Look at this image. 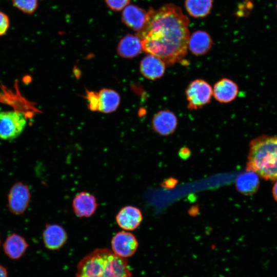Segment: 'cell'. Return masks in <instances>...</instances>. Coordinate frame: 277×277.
Masks as SVG:
<instances>
[{"instance_id": "3957f363", "label": "cell", "mask_w": 277, "mask_h": 277, "mask_svg": "<svg viewBox=\"0 0 277 277\" xmlns=\"http://www.w3.org/2000/svg\"><path fill=\"white\" fill-rule=\"evenodd\" d=\"M246 170L277 181V136L263 135L250 142Z\"/></svg>"}, {"instance_id": "7402d4cb", "label": "cell", "mask_w": 277, "mask_h": 277, "mask_svg": "<svg viewBox=\"0 0 277 277\" xmlns=\"http://www.w3.org/2000/svg\"><path fill=\"white\" fill-rule=\"evenodd\" d=\"M86 98L88 102V106L91 111H97L98 97L97 92L86 91Z\"/></svg>"}, {"instance_id": "d6986e66", "label": "cell", "mask_w": 277, "mask_h": 277, "mask_svg": "<svg viewBox=\"0 0 277 277\" xmlns=\"http://www.w3.org/2000/svg\"><path fill=\"white\" fill-rule=\"evenodd\" d=\"M259 184L258 174L250 170H246L245 172L240 174L235 181V186L238 190L245 195L254 193L259 188Z\"/></svg>"}, {"instance_id": "2e32d148", "label": "cell", "mask_w": 277, "mask_h": 277, "mask_svg": "<svg viewBox=\"0 0 277 277\" xmlns=\"http://www.w3.org/2000/svg\"><path fill=\"white\" fill-rule=\"evenodd\" d=\"M212 41L210 36L205 31L198 30L189 36L188 48L194 55L206 54L211 48Z\"/></svg>"}, {"instance_id": "4fadbf2b", "label": "cell", "mask_w": 277, "mask_h": 277, "mask_svg": "<svg viewBox=\"0 0 277 277\" xmlns=\"http://www.w3.org/2000/svg\"><path fill=\"white\" fill-rule=\"evenodd\" d=\"M122 17L124 24L139 32L146 25L147 12L137 6L128 5L124 8Z\"/></svg>"}, {"instance_id": "5bb4252c", "label": "cell", "mask_w": 277, "mask_h": 277, "mask_svg": "<svg viewBox=\"0 0 277 277\" xmlns=\"http://www.w3.org/2000/svg\"><path fill=\"white\" fill-rule=\"evenodd\" d=\"M212 90L214 98L221 103H228L233 101L239 91L237 84L228 78L219 80L214 84Z\"/></svg>"}, {"instance_id": "603a6c76", "label": "cell", "mask_w": 277, "mask_h": 277, "mask_svg": "<svg viewBox=\"0 0 277 277\" xmlns=\"http://www.w3.org/2000/svg\"><path fill=\"white\" fill-rule=\"evenodd\" d=\"M10 25L9 16L0 10V36L4 35L8 32Z\"/></svg>"}, {"instance_id": "cb8c5ba5", "label": "cell", "mask_w": 277, "mask_h": 277, "mask_svg": "<svg viewBox=\"0 0 277 277\" xmlns=\"http://www.w3.org/2000/svg\"><path fill=\"white\" fill-rule=\"evenodd\" d=\"M105 1L110 9L120 11L128 6L130 0H105Z\"/></svg>"}, {"instance_id": "52a82bcc", "label": "cell", "mask_w": 277, "mask_h": 277, "mask_svg": "<svg viewBox=\"0 0 277 277\" xmlns=\"http://www.w3.org/2000/svg\"><path fill=\"white\" fill-rule=\"evenodd\" d=\"M111 244L112 251L124 258L132 256L138 247V242L135 236L126 231L116 233L112 238Z\"/></svg>"}, {"instance_id": "e0dca14e", "label": "cell", "mask_w": 277, "mask_h": 277, "mask_svg": "<svg viewBox=\"0 0 277 277\" xmlns=\"http://www.w3.org/2000/svg\"><path fill=\"white\" fill-rule=\"evenodd\" d=\"M141 38L136 35L128 34L119 42L117 46L118 54L125 58H133L137 56L142 51Z\"/></svg>"}, {"instance_id": "5b68a950", "label": "cell", "mask_w": 277, "mask_h": 277, "mask_svg": "<svg viewBox=\"0 0 277 277\" xmlns=\"http://www.w3.org/2000/svg\"><path fill=\"white\" fill-rule=\"evenodd\" d=\"M187 107L189 110H197L209 104L213 95L211 86L202 79L191 81L185 91Z\"/></svg>"}, {"instance_id": "30bf717a", "label": "cell", "mask_w": 277, "mask_h": 277, "mask_svg": "<svg viewBox=\"0 0 277 277\" xmlns=\"http://www.w3.org/2000/svg\"><path fill=\"white\" fill-rule=\"evenodd\" d=\"M117 225L126 231L133 230L141 224L142 213L140 209L133 206H126L120 209L115 217Z\"/></svg>"}, {"instance_id": "8992f818", "label": "cell", "mask_w": 277, "mask_h": 277, "mask_svg": "<svg viewBox=\"0 0 277 277\" xmlns=\"http://www.w3.org/2000/svg\"><path fill=\"white\" fill-rule=\"evenodd\" d=\"M31 200V192L28 185L16 182L10 188L8 195V208L14 214H23L27 210Z\"/></svg>"}, {"instance_id": "44dd1931", "label": "cell", "mask_w": 277, "mask_h": 277, "mask_svg": "<svg viewBox=\"0 0 277 277\" xmlns=\"http://www.w3.org/2000/svg\"><path fill=\"white\" fill-rule=\"evenodd\" d=\"M13 6L22 12L33 14L37 9L38 0H12Z\"/></svg>"}, {"instance_id": "7c38bea8", "label": "cell", "mask_w": 277, "mask_h": 277, "mask_svg": "<svg viewBox=\"0 0 277 277\" xmlns=\"http://www.w3.org/2000/svg\"><path fill=\"white\" fill-rule=\"evenodd\" d=\"M166 64L159 57L149 54L141 61L140 70L146 78L155 80L163 76L166 70Z\"/></svg>"}, {"instance_id": "ffe728a7", "label": "cell", "mask_w": 277, "mask_h": 277, "mask_svg": "<svg viewBox=\"0 0 277 277\" xmlns=\"http://www.w3.org/2000/svg\"><path fill=\"white\" fill-rule=\"evenodd\" d=\"M212 6V0H186L185 7L192 16L202 17L207 15Z\"/></svg>"}, {"instance_id": "ba28073f", "label": "cell", "mask_w": 277, "mask_h": 277, "mask_svg": "<svg viewBox=\"0 0 277 277\" xmlns=\"http://www.w3.org/2000/svg\"><path fill=\"white\" fill-rule=\"evenodd\" d=\"M177 125L176 116L169 110L158 111L154 114L152 120L153 130L162 136H168L173 133Z\"/></svg>"}, {"instance_id": "6da1fadb", "label": "cell", "mask_w": 277, "mask_h": 277, "mask_svg": "<svg viewBox=\"0 0 277 277\" xmlns=\"http://www.w3.org/2000/svg\"><path fill=\"white\" fill-rule=\"evenodd\" d=\"M189 19L181 9L171 4L157 10L150 8L144 28L138 33L143 50L171 66L186 55L189 38Z\"/></svg>"}, {"instance_id": "9a60e30c", "label": "cell", "mask_w": 277, "mask_h": 277, "mask_svg": "<svg viewBox=\"0 0 277 277\" xmlns=\"http://www.w3.org/2000/svg\"><path fill=\"white\" fill-rule=\"evenodd\" d=\"M28 247V244L25 239L15 233L9 235L3 244L5 254L12 260L21 258L25 254Z\"/></svg>"}, {"instance_id": "ac0fdd59", "label": "cell", "mask_w": 277, "mask_h": 277, "mask_svg": "<svg viewBox=\"0 0 277 277\" xmlns=\"http://www.w3.org/2000/svg\"><path fill=\"white\" fill-rule=\"evenodd\" d=\"M98 111L108 113L115 111L118 107L120 97L115 91L110 89H103L97 92Z\"/></svg>"}, {"instance_id": "d4e9b609", "label": "cell", "mask_w": 277, "mask_h": 277, "mask_svg": "<svg viewBox=\"0 0 277 277\" xmlns=\"http://www.w3.org/2000/svg\"><path fill=\"white\" fill-rule=\"evenodd\" d=\"M0 277H7V270L1 265H0Z\"/></svg>"}, {"instance_id": "277c9868", "label": "cell", "mask_w": 277, "mask_h": 277, "mask_svg": "<svg viewBox=\"0 0 277 277\" xmlns=\"http://www.w3.org/2000/svg\"><path fill=\"white\" fill-rule=\"evenodd\" d=\"M27 125L26 118L22 112L17 111L0 112V138L13 140L24 131Z\"/></svg>"}, {"instance_id": "8fae6325", "label": "cell", "mask_w": 277, "mask_h": 277, "mask_svg": "<svg viewBox=\"0 0 277 277\" xmlns=\"http://www.w3.org/2000/svg\"><path fill=\"white\" fill-rule=\"evenodd\" d=\"M67 238V234L64 228L57 224H47L43 232L44 245L47 248L51 250L61 248Z\"/></svg>"}, {"instance_id": "9c48e42d", "label": "cell", "mask_w": 277, "mask_h": 277, "mask_svg": "<svg viewBox=\"0 0 277 277\" xmlns=\"http://www.w3.org/2000/svg\"><path fill=\"white\" fill-rule=\"evenodd\" d=\"M97 206L95 197L86 191L77 193L72 203L73 212L78 217H90L94 213Z\"/></svg>"}, {"instance_id": "4316f807", "label": "cell", "mask_w": 277, "mask_h": 277, "mask_svg": "<svg viewBox=\"0 0 277 277\" xmlns=\"http://www.w3.org/2000/svg\"><path fill=\"white\" fill-rule=\"evenodd\" d=\"M276 9H277V4H276Z\"/></svg>"}, {"instance_id": "7a4b0ae2", "label": "cell", "mask_w": 277, "mask_h": 277, "mask_svg": "<svg viewBox=\"0 0 277 277\" xmlns=\"http://www.w3.org/2000/svg\"><path fill=\"white\" fill-rule=\"evenodd\" d=\"M126 258L106 248H97L78 263L75 277H131Z\"/></svg>"}, {"instance_id": "484cf974", "label": "cell", "mask_w": 277, "mask_h": 277, "mask_svg": "<svg viewBox=\"0 0 277 277\" xmlns=\"http://www.w3.org/2000/svg\"><path fill=\"white\" fill-rule=\"evenodd\" d=\"M272 193L274 199L277 201V181L273 187Z\"/></svg>"}]
</instances>
